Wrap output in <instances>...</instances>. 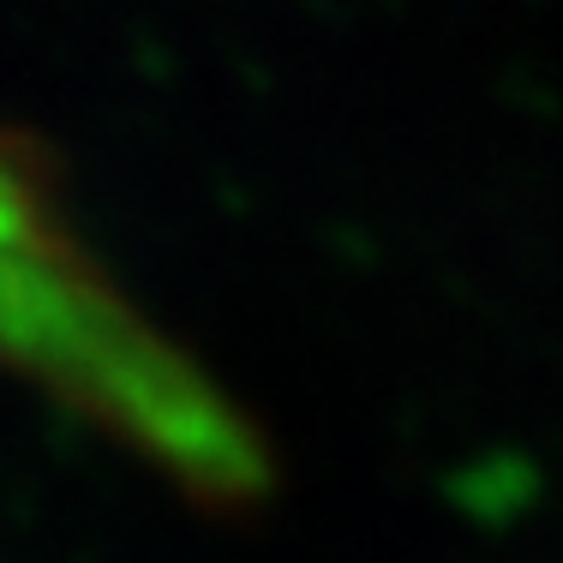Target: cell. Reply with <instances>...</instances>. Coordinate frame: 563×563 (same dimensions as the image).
Segmentation results:
<instances>
[{"instance_id": "6da1fadb", "label": "cell", "mask_w": 563, "mask_h": 563, "mask_svg": "<svg viewBox=\"0 0 563 563\" xmlns=\"http://www.w3.org/2000/svg\"><path fill=\"white\" fill-rule=\"evenodd\" d=\"M0 372L109 432L198 504H246L264 450L217 384L102 271L48 168L0 132Z\"/></svg>"}]
</instances>
